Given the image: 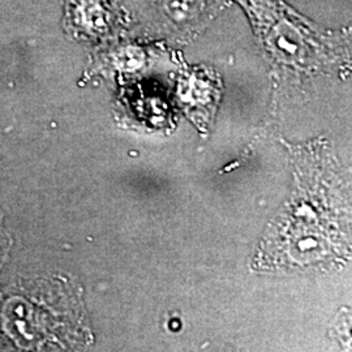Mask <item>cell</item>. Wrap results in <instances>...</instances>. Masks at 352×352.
<instances>
[{"label": "cell", "mask_w": 352, "mask_h": 352, "mask_svg": "<svg viewBox=\"0 0 352 352\" xmlns=\"http://www.w3.org/2000/svg\"><path fill=\"white\" fill-rule=\"evenodd\" d=\"M202 0H167L168 13L176 20H186L200 11Z\"/></svg>", "instance_id": "obj_1"}]
</instances>
